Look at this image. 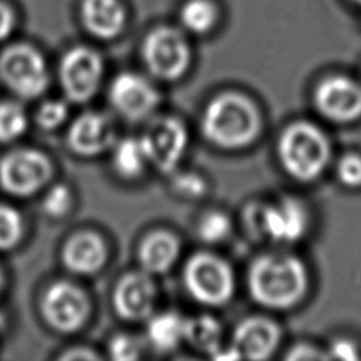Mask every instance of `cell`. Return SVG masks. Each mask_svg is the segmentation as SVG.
Masks as SVG:
<instances>
[{
	"mask_svg": "<svg viewBox=\"0 0 361 361\" xmlns=\"http://www.w3.org/2000/svg\"><path fill=\"white\" fill-rule=\"evenodd\" d=\"M281 340L279 326L264 316L243 319L234 329L233 347L240 358L267 360L276 350Z\"/></svg>",
	"mask_w": 361,
	"mask_h": 361,
	"instance_id": "obj_16",
	"label": "cell"
},
{
	"mask_svg": "<svg viewBox=\"0 0 361 361\" xmlns=\"http://www.w3.org/2000/svg\"><path fill=\"white\" fill-rule=\"evenodd\" d=\"M0 327H1V316H0Z\"/></svg>",
	"mask_w": 361,
	"mask_h": 361,
	"instance_id": "obj_38",
	"label": "cell"
},
{
	"mask_svg": "<svg viewBox=\"0 0 361 361\" xmlns=\"http://www.w3.org/2000/svg\"><path fill=\"white\" fill-rule=\"evenodd\" d=\"M314 103L320 114L329 120L353 121L361 116V86L350 78H327L317 85Z\"/></svg>",
	"mask_w": 361,
	"mask_h": 361,
	"instance_id": "obj_15",
	"label": "cell"
},
{
	"mask_svg": "<svg viewBox=\"0 0 361 361\" xmlns=\"http://www.w3.org/2000/svg\"><path fill=\"white\" fill-rule=\"evenodd\" d=\"M319 354H316V350L307 345H296L290 350V353L286 355L289 360H310L317 358Z\"/></svg>",
	"mask_w": 361,
	"mask_h": 361,
	"instance_id": "obj_35",
	"label": "cell"
},
{
	"mask_svg": "<svg viewBox=\"0 0 361 361\" xmlns=\"http://www.w3.org/2000/svg\"><path fill=\"white\" fill-rule=\"evenodd\" d=\"M354 1H357L358 4H361V0H354Z\"/></svg>",
	"mask_w": 361,
	"mask_h": 361,
	"instance_id": "obj_37",
	"label": "cell"
},
{
	"mask_svg": "<svg viewBox=\"0 0 361 361\" xmlns=\"http://www.w3.org/2000/svg\"><path fill=\"white\" fill-rule=\"evenodd\" d=\"M278 157L288 175L300 182H310L324 171L330 159V144L319 127L298 121L281 134Z\"/></svg>",
	"mask_w": 361,
	"mask_h": 361,
	"instance_id": "obj_3",
	"label": "cell"
},
{
	"mask_svg": "<svg viewBox=\"0 0 361 361\" xmlns=\"http://www.w3.org/2000/svg\"><path fill=\"white\" fill-rule=\"evenodd\" d=\"M100 355L89 347H72L59 355V360L76 361V360H99Z\"/></svg>",
	"mask_w": 361,
	"mask_h": 361,
	"instance_id": "obj_33",
	"label": "cell"
},
{
	"mask_svg": "<svg viewBox=\"0 0 361 361\" xmlns=\"http://www.w3.org/2000/svg\"><path fill=\"white\" fill-rule=\"evenodd\" d=\"M337 175L340 180L350 188L361 185V157L350 154L340 159L337 165Z\"/></svg>",
	"mask_w": 361,
	"mask_h": 361,
	"instance_id": "obj_31",
	"label": "cell"
},
{
	"mask_svg": "<svg viewBox=\"0 0 361 361\" xmlns=\"http://www.w3.org/2000/svg\"><path fill=\"white\" fill-rule=\"evenodd\" d=\"M24 234V220L21 213L10 206L0 203V251H10L17 247Z\"/></svg>",
	"mask_w": 361,
	"mask_h": 361,
	"instance_id": "obj_26",
	"label": "cell"
},
{
	"mask_svg": "<svg viewBox=\"0 0 361 361\" xmlns=\"http://www.w3.org/2000/svg\"><path fill=\"white\" fill-rule=\"evenodd\" d=\"M107 353L116 361H133L141 357L142 345L138 337L128 333H118L110 338Z\"/></svg>",
	"mask_w": 361,
	"mask_h": 361,
	"instance_id": "obj_29",
	"label": "cell"
},
{
	"mask_svg": "<svg viewBox=\"0 0 361 361\" xmlns=\"http://www.w3.org/2000/svg\"><path fill=\"white\" fill-rule=\"evenodd\" d=\"M180 254L179 238L166 230H155L147 234L138 245V262L149 275L166 274Z\"/></svg>",
	"mask_w": 361,
	"mask_h": 361,
	"instance_id": "obj_18",
	"label": "cell"
},
{
	"mask_svg": "<svg viewBox=\"0 0 361 361\" xmlns=\"http://www.w3.org/2000/svg\"><path fill=\"white\" fill-rule=\"evenodd\" d=\"M182 278L188 293L206 306H223L234 295L233 268L213 252L200 251L189 257Z\"/></svg>",
	"mask_w": 361,
	"mask_h": 361,
	"instance_id": "obj_4",
	"label": "cell"
},
{
	"mask_svg": "<svg viewBox=\"0 0 361 361\" xmlns=\"http://www.w3.org/2000/svg\"><path fill=\"white\" fill-rule=\"evenodd\" d=\"M39 312L51 329L71 334L80 330L87 322L90 302L86 292L76 283L55 281L44 290Z\"/></svg>",
	"mask_w": 361,
	"mask_h": 361,
	"instance_id": "obj_9",
	"label": "cell"
},
{
	"mask_svg": "<svg viewBox=\"0 0 361 361\" xmlns=\"http://www.w3.org/2000/svg\"><path fill=\"white\" fill-rule=\"evenodd\" d=\"M109 102L127 121L149 118L161 103V93L144 76L134 72L117 75L109 87Z\"/></svg>",
	"mask_w": 361,
	"mask_h": 361,
	"instance_id": "obj_12",
	"label": "cell"
},
{
	"mask_svg": "<svg viewBox=\"0 0 361 361\" xmlns=\"http://www.w3.org/2000/svg\"><path fill=\"white\" fill-rule=\"evenodd\" d=\"M14 27V16L13 11L0 1V41L6 39Z\"/></svg>",
	"mask_w": 361,
	"mask_h": 361,
	"instance_id": "obj_34",
	"label": "cell"
},
{
	"mask_svg": "<svg viewBox=\"0 0 361 361\" xmlns=\"http://www.w3.org/2000/svg\"><path fill=\"white\" fill-rule=\"evenodd\" d=\"M223 327L212 314H197L185 319V341L195 350L213 357L221 347Z\"/></svg>",
	"mask_w": 361,
	"mask_h": 361,
	"instance_id": "obj_21",
	"label": "cell"
},
{
	"mask_svg": "<svg viewBox=\"0 0 361 361\" xmlns=\"http://www.w3.org/2000/svg\"><path fill=\"white\" fill-rule=\"evenodd\" d=\"M68 116L69 106L66 99H49L38 106L34 114V120L41 130L52 131L59 128L66 121Z\"/></svg>",
	"mask_w": 361,
	"mask_h": 361,
	"instance_id": "obj_27",
	"label": "cell"
},
{
	"mask_svg": "<svg viewBox=\"0 0 361 361\" xmlns=\"http://www.w3.org/2000/svg\"><path fill=\"white\" fill-rule=\"evenodd\" d=\"M172 188L175 193L185 197H200L207 190V182L197 173L182 172L173 176Z\"/></svg>",
	"mask_w": 361,
	"mask_h": 361,
	"instance_id": "obj_30",
	"label": "cell"
},
{
	"mask_svg": "<svg viewBox=\"0 0 361 361\" xmlns=\"http://www.w3.org/2000/svg\"><path fill=\"white\" fill-rule=\"evenodd\" d=\"M330 357L338 360H355L358 358V354L353 343L347 340H337L330 347Z\"/></svg>",
	"mask_w": 361,
	"mask_h": 361,
	"instance_id": "obj_32",
	"label": "cell"
},
{
	"mask_svg": "<svg viewBox=\"0 0 361 361\" xmlns=\"http://www.w3.org/2000/svg\"><path fill=\"white\" fill-rule=\"evenodd\" d=\"M140 141L148 164L162 173H172L186 152L189 135L178 117L157 116L148 121Z\"/></svg>",
	"mask_w": 361,
	"mask_h": 361,
	"instance_id": "obj_8",
	"label": "cell"
},
{
	"mask_svg": "<svg viewBox=\"0 0 361 361\" xmlns=\"http://www.w3.org/2000/svg\"><path fill=\"white\" fill-rule=\"evenodd\" d=\"M82 18L92 35L110 39L123 30L126 14L117 0H83Z\"/></svg>",
	"mask_w": 361,
	"mask_h": 361,
	"instance_id": "obj_19",
	"label": "cell"
},
{
	"mask_svg": "<svg viewBox=\"0 0 361 361\" xmlns=\"http://www.w3.org/2000/svg\"><path fill=\"white\" fill-rule=\"evenodd\" d=\"M250 296L268 309H288L296 305L306 288L303 262L290 254L271 252L257 257L247 272Z\"/></svg>",
	"mask_w": 361,
	"mask_h": 361,
	"instance_id": "obj_2",
	"label": "cell"
},
{
	"mask_svg": "<svg viewBox=\"0 0 361 361\" xmlns=\"http://www.w3.org/2000/svg\"><path fill=\"white\" fill-rule=\"evenodd\" d=\"M111 164L116 173L124 179H137L144 172L148 161L140 137H126L113 145Z\"/></svg>",
	"mask_w": 361,
	"mask_h": 361,
	"instance_id": "obj_22",
	"label": "cell"
},
{
	"mask_svg": "<svg viewBox=\"0 0 361 361\" xmlns=\"http://www.w3.org/2000/svg\"><path fill=\"white\" fill-rule=\"evenodd\" d=\"M4 285H6V278H4V274H3V271L0 268V293L4 289Z\"/></svg>",
	"mask_w": 361,
	"mask_h": 361,
	"instance_id": "obj_36",
	"label": "cell"
},
{
	"mask_svg": "<svg viewBox=\"0 0 361 361\" xmlns=\"http://www.w3.org/2000/svg\"><path fill=\"white\" fill-rule=\"evenodd\" d=\"M111 118L102 111H83L68 127V148L78 157L92 158L113 148L117 141Z\"/></svg>",
	"mask_w": 361,
	"mask_h": 361,
	"instance_id": "obj_13",
	"label": "cell"
},
{
	"mask_svg": "<svg viewBox=\"0 0 361 361\" xmlns=\"http://www.w3.org/2000/svg\"><path fill=\"white\" fill-rule=\"evenodd\" d=\"M180 21L186 30L204 34L216 23V8L207 0H190L180 11Z\"/></svg>",
	"mask_w": 361,
	"mask_h": 361,
	"instance_id": "obj_24",
	"label": "cell"
},
{
	"mask_svg": "<svg viewBox=\"0 0 361 361\" xmlns=\"http://www.w3.org/2000/svg\"><path fill=\"white\" fill-rule=\"evenodd\" d=\"M157 285L145 271L124 274L113 290V307L116 313L127 322L147 320L157 302Z\"/></svg>",
	"mask_w": 361,
	"mask_h": 361,
	"instance_id": "obj_14",
	"label": "cell"
},
{
	"mask_svg": "<svg viewBox=\"0 0 361 361\" xmlns=\"http://www.w3.org/2000/svg\"><path fill=\"white\" fill-rule=\"evenodd\" d=\"M147 320V341L157 353H171L185 341V317L178 312L152 313Z\"/></svg>",
	"mask_w": 361,
	"mask_h": 361,
	"instance_id": "obj_20",
	"label": "cell"
},
{
	"mask_svg": "<svg viewBox=\"0 0 361 361\" xmlns=\"http://www.w3.org/2000/svg\"><path fill=\"white\" fill-rule=\"evenodd\" d=\"M103 72V61L92 48L75 47L68 51L58 71L65 99L76 104L92 100L100 89Z\"/></svg>",
	"mask_w": 361,
	"mask_h": 361,
	"instance_id": "obj_11",
	"label": "cell"
},
{
	"mask_svg": "<svg viewBox=\"0 0 361 361\" xmlns=\"http://www.w3.org/2000/svg\"><path fill=\"white\" fill-rule=\"evenodd\" d=\"M203 137L221 149H241L252 144L261 131V114L245 94L227 90L214 96L200 117Z\"/></svg>",
	"mask_w": 361,
	"mask_h": 361,
	"instance_id": "obj_1",
	"label": "cell"
},
{
	"mask_svg": "<svg viewBox=\"0 0 361 361\" xmlns=\"http://www.w3.org/2000/svg\"><path fill=\"white\" fill-rule=\"evenodd\" d=\"M109 250L102 235L94 231L72 234L61 250L62 265L75 275H93L107 262Z\"/></svg>",
	"mask_w": 361,
	"mask_h": 361,
	"instance_id": "obj_17",
	"label": "cell"
},
{
	"mask_svg": "<svg viewBox=\"0 0 361 361\" xmlns=\"http://www.w3.org/2000/svg\"><path fill=\"white\" fill-rule=\"evenodd\" d=\"M233 224L227 213L220 210L206 212L197 221V237L206 244H219L231 233Z\"/></svg>",
	"mask_w": 361,
	"mask_h": 361,
	"instance_id": "obj_25",
	"label": "cell"
},
{
	"mask_svg": "<svg viewBox=\"0 0 361 361\" xmlns=\"http://www.w3.org/2000/svg\"><path fill=\"white\" fill-rule=\"evenodd\" d=\"M49 79L47 62L34 47L16 44L0 54V80L17 97L38 99L47 92Z\"/></svg>",
	"mask_w": 361,
	"mask_h": 361,
	"instance_id": "obj_5",
	"label": "cell"
},
{
	"mask_svg": "<svg viewBox=\"0 0 361 361\" xmlns=\"http://www.w3.org/2000/svg\"><path fill=\"white\" fill-rule=\"evenodd\" d=\"M245 224L254 237H265L275 243H295L307 228V213L299 200L285 197L274 204L248 206Z\"/></svg>",
	"mask_w": 361,
	"mask_h": 361,
	"instance_id": "obj_6",
	"label": "cell"
},
{
	"mask_svg": "<svg viewBox=\"0 0 361 361\" xmlns=\"http://www.w3.org/2000/svg\"><path fill=\"white\" fill-rule=\"evenodd\" d=\"M72 204V190L65 183H55L45 192L41 207L48 217L61 219L69 213Z\"/></svg>",
	"mask_w": 361,
	"mask_h": 361,
	"instance_id": "obj_28",
	"label": "cell"
},
{
	"mask_svg": "<svg viewBox=\"0 0 361 361\" xmlns=\"http://www.w3.org/2000/svg\"><path fill=\"white\" fill-rule=\"evenodd\" d=\"M54 175L48 155L35 148H16L0 158V188L14 197H30Z\"/></svg>",
	"mask_w": 361,
	"mask_h": 361,
	"instance_id": "obj_7",
	"label": "cell"
},
{
	"mask_svg": "<svg viewBox=\"0 0 361 361\" xmlns=\"http://www.w3.org/2000/svg\"><path fill=\"white\" fill-rule=\"evenodd\" d=\"M142 61L154 78L166 82L178 80L189 68V45L179 31L159 27L145 37Z\"/></svg>",
	"mask_w": 361,
	"mask_h": 361,
	"instance_id": "obj_10",
	"label": "cell"
},
{
	"mask_svg": "<svg viewBox=\"0 0 361 361\" xmlns=\"http://www.w3.org/2000/svg\"><path fill=\"white\" fill-rule=\"evenodd\" d=\"M28 127L24 107L11 100L0 102V142L10 144L18 140Z\"/></svg>",
	"mask_w": 361,
	"mask_h": 361,
	"instance_id": "obj_23",
	"label": "cell"
}]
</instances>
